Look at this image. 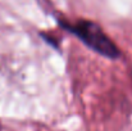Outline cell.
<instances>
[{
	"mask_svg": "<svg viewBox=\"0 0 132 131\" xmlns=\"http://www.w3.org/2000/svg\"><path fill=\"white\" fill-rule=\"evenodd\" d=\"M40 36H41V37H43L50 46H53V48H55V49H59V41H58V39H56L55 36H53L51 34L40 32Z\"/></svg>",
	"mask_w": 132,
	"mask_h": 131,
	"instance_id": "obj_2",
	"label": "cell"
},
{
	"mask_svg": "<svg viewBox=\"0 0 132 131\" xmlns=\"http://www.w3.org/2000/svg\"><path fill=\"white\" fill-rule=\"evenodd\" d=\"M58 23L63 30L75 35L92 51L109 59H118L121 57L119 48L96 22L84 18L69 22L64 18H58Z\"/></svg>",
	"mask_w": 132,
	"mask_h": 131,
	"instance_id": "obj_1",
	"label": "cell"
}]
</instances>
